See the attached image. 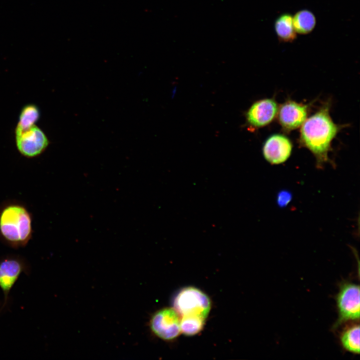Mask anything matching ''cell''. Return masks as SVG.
Listing matches in <instances>:
<instances>
[{
    "instance_id": "cell-14",
    "label": "cell",
    "mask_w": 360,
    "mask_h": 360,
    "mask_svg": "<svg viewBox=\"0 0 360 360\" xmlns=\"http://www.w3.org/2000/svg\"><path fill=\"white\" fill-rule=\"evenodd\" d=\"M40 112L34 104H28L22 109L15 130H21L30 128L38 120Z\"/></svg>"
},
{
    "instance_id": "cell-4",
    "label": "cell",
    "mask_w": 360,
    "mask_h": 360,
    "mask_svg": "<svg viewBox=\"0 0 360 360\" xmlns=\"http://www.w3.org/2000/svg\"><path fill=\"white\" fill-rule=\"evenodd\" d=\"M338 318L333 329L348 321L360 320V286L355 283L344 282L340 284L336 298Z\"/></svg>"
},
{
    "instance_id": "cell-12",
    "label": "cell",
    "mask_w": 360,
    "mask_h": 360,
    "mask_svg": "<svg viewBox=\"0 0 360 360\" xmlns=\"http://www.w3.org/2000/svg\"><path fill=\"white\" fill-rule=\"evenodd\" d=\"M340 341L343 348L354 354L360 353V325L354 323L345 328L340 334Z\"/></svg>"
},
{
    "instance_id": "cell-10",
    "label": "cell",
    "mask_w": 360,
    "mask_h": 360,
    "mask_svg": "<svg viewBox=\"0 0 360 360\" xmlns=\"http://www.w3.org/2000/svg\"><path fill=\"white\" fill-rule=\"evenodd\" d=\"M308 104L292 100L283 104L278 112V120L283 128L292 130L302 126L307 118Z\"/></svg>"
},
{
    "instance_id": "cell-2",
    "label": "cell",
    "mask_w": 360,
    "mask_h": 360,
    "mask_svg": "<svg viewBox=\"0 0 360 360\" xmlns=\"http://www.w3.org/2000/svg\"><path fill=\"white\" fill-rule=\"evenodd\" d=\"M32 220L27 210L18 204H11L0 214V232L14 246L26 244L32 235Z\"/></svg>"
},
{
    "instance_id": "cell-9",
    "label": "cell",
    "mask_w": 360,
    "mask_h": 360,
    "mask_svg": "<svg viewBox=\"0 0 360 360\" xmlns=\"http://www.w3.org/2000/svg\"><path fill=\"white\" fill-rule=\"evenodd\" d=\"M278 112V105L274 100H259L254 103L246 112V120L252 127H262L272 121Z\"/></svg>"
},
{
    "instance_id": "cell-16",
    "label": "cell",
    "mask_w": 360,
    "mask_h": 360,
    "mask_svg": "<svg viewBox=\"0 0 360 360\" xmlns=\"http://www.w3.org/2000/svg\"><path fill=\"white\" fill-rule=\"evenodd\" d=\"M292 198V193L287 190H280L276 197V202L280 208H285L291 202Z\"/></svg>"
},
{
    "instance_id": "cell-7",
    "label": "cell",
    "mask_w": 360,
    "mask_h": 360,
    "mask_svg": "<svg viewBox=\"0 0 360 360\" xmlns=\"http://www.w3.org/2000/svg\"><path fill=\"white\" fill-rule=\"evenodd\" d=\"M292 148V144L288 138L282 134H274L265 141L262 150L267 162L272 164H279L288 160Z\"/></svg>"
},
{
    "instance_id": "cell-3",
    "label": "cell",
    "mask_w": 360,
    "mask_h": 360,
    "mask_svg": "<svg viewBox=\"0 0 360 360\" xmlns=\"http://www.w3.org/2000/svg\"><path fill=\"white\" fill-rule=\"evenodd\" d=\"M174 309L180 317L206 319L211 308L210 298L204 292L194 287L182 290L174 301Z\"/></svg>"
},
{
    "instance_id": "cell-15",
    "label": "cell",
    "mask_w": 360,
    "mask_h": 360,
    "mask_svg": "<svg viewBox=\"0 0 360 360\" xmlns=\"http://www.w3.org/2000/svg\"><path fill=\"white\" fill-rule=\"evenodd\" d=\"M205 320L199 318L180 317L181 332L188 336L194 335L202 328Z\"/></svg>"
},
{
    "instance_id": "cell-5",
    "label": "cell",
    "mask_w": 360,
    "mask_h": 360,
    "mask_svg": "<svg viewBox=\"0 0 360 360\" xmlns=\"http://www.w3.org/2000/svg\"><path fill=\"white\" fill-rule=\"evenodd\" d=\"M16 146L24 156L33 158L47 148L50 141L44 132L36 124L21 130H15Z\"/></svg>"
},
{
    "instance_id": "cell-13",
    "label": "cell",
    "mask_w": 360,
    "mask_h": 360,
    "mask_svg": "<svg viewBox=\"0 0 360 360\" xmlns=\"http://www.w3.org/2000/svg\"><path fill=\"white\" fill-rule=\"evenodd\" d=\"M292 22L296 32L300 34L310 33L316 25L314 14L308 10H302L296 12L292 17Z\"/></svg>"
},
{
    "instance_id": "cell-8",
    "label": "cell",
    "mask_w": 360,
    "mask_h": 360,
    "mask_svg": "<svg viewBox=\"0 0 360 360\" xmlns=\"http://www.w3.org/2000/svg\"><path fill=\"white\" fill-rule=\"evenodd\" d=\"M26 268L24 262L16 258L8 257L0 260V288L4 296L2 309L6 304L10 290Z\"/></svg>"
},
{
    "instance_id": "cell-6",
    "label": "cell",
    "mask_w": 360,
    "mask_h": 360,
    "mask_svg": "<svg viewBox=\"0 0 360 360\" xmlns=\"http://www.w3.org/2000/svg\"><path fill=\"white\" fill-rule=\"evenodd\" d=\"M150 327L152 332L161 339H174L181 332L180 316L174 308L161 309L152 316Z\"/></svg>"
},
{
    "instance_id": "cell-1",
    "label": "cell",
    "mask_w": 360,
    "mask_h": 360,
    "mask_svg": "<svg viewBox=\"0 0 360 360\" xmlns=\"http://www.w3.org/2000/svg\"><path fill=\"white\" fill-rule=\"evenodd\" d=\"M330 108L328 102L324 104L301 126L300 144L312 153L316 167L319 168L330 162L328 152L331 150V142L342 128V126L332 121Z\"/></svg>"
},
{
    "instance_id": "cell-11",
    "label": "cell",
    "mask_w": 360,
    "mask_h": 360,
    "mask_svg": "<svg viewBox=\"0 0 360 360\" xmlns=\"http://www.w3.org/2000/svg\"><path fill=\"white\" fill-rule=\"evenodd\" d=\"M274 28L276 36L281 42H292L296 38L292 16L288 13L282 14L276 18Z\"/></svg>"
}]
</instances>
